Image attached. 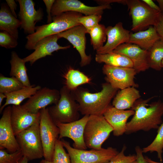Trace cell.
Returning <instances> with one entry per match:
<instances>
[{
    "mask_svg": "<svg viewBox=\"0 0 163 163\" xmlns=\"http://www.w3.org/2000/svg\"><path fill=\"white\" fill-rule=\"evenodd\" d=\"M152 98H140L135 102L131 109L135 113L131 120L127 123L125 134L158 129L163 122V102L158 100L148 104Z\"/></svg>",
    "mask_w": 163,
    "mask_h": 163,
    "instance_id": "cell-1",
    "label": "cell"
},
{
    "mask_svg": "<svg viewBox=\"0 0 163 163\" xmlns=\"http://www.w3.org/2000/svg\"><path fill=\"white\" fill-rule=\"evenodd\" d=\"M99 92L91 93L86 88L78 87L71 91L79 105V112L84 115H103L116 95L117 89L108 82L102 84Z\"/></svg>",
    "mask_w": 163,
    "mask_h": 163,
    "instance_id": "cell-2",
    "label": "cell"
},
{
    "mask_svg": "<svg viewBox=\"0 0 163 163\" xmlns=\"http://www.w3.org/2000/svg\"><path fill=\"white\" fill-rule=\"evenodd\" d=\"M82 16L79 13L67 11L53 17V21L50 23L36 26L34 33L26 37L25 48L29 50H34L37 43L43 39L81 24L78 19Z\"/></svg>",
    "mask_w": 163,
    "mask_h": 163,
    "instance_id": "cell-3",
    "label": "cell"
},
{
    "mask_svg": "<svg viewBox=\"0 0 163 163\" xmlns=\"http://www.w3.org/2000/svg\"><path fill=\"white\" fill-rule=\"evenodd\" d=\"M60 97L57 103L48 108L49 113L54 123H66L79 119V105L66 86L59 91Z\"/></svg>",
    "mask_w": 163,
    "mask_h": 163,
    "instance_id": "cell-4",
    "label": "cell"
},
{
    "mask_svg": "<svg viewBox=\"0 0 163 163\" xmlns=\"http://www.w3.org/2000/svg\"><path fill=\"white\" fill-rule=\"evenodd\" d=\"M113 129L103 115L89 116L85 125L84 138L87 148L101 149L103 143L108 138Z\"/></svg>",
    "mask_w": 163,
    "mask_h": 163,
    "instance_id": "cell-5",
    "label": "cell"
},
{
    "mask_svg": "<svg viewBox=\"0 0 163 163\" xmlns=\"http://www.w3.org/2000/svg\"><path fill=\"white\" fill-rule=\"evenodd\" d=\"M126 5L132 18L131 30L135 32L155 26L162 13L151 8L142 0H126Z\"/></svg>",
    "mask_w": 163,
    "mask_h": 163,
    "instance_id": "cell-6",
    "label": "cell"
},
{
    "mask_svg": "<svg viewBox=\"0 0 163 163\" xmlns=\"http://www.w3.org/2000/svg\"><path fill=\"white\" fill-rule=\"evenodd\" d=\"M16 138L23 156L28 161L40 158L43 157V152L40 138V120L22 131Z\"/></svg>",
    "mask_w": 163,
    "mask_h": 163,
    "instance_id": "cell-7",
    "label": "cell"
},
{
    "mask_svg": "<svg viewBox=\"0 0 163 163\" xmlns=\"http://www.w3.org/2000/svg\"><path fill=\"white\" fill-rule=\"evenodd\" d=\"M61 141L70 156L71 163H108L119 152L116 149L110 147L100 150L77 149L72 147L68 141L63 139Z\"/></svg>",
    "mask_w": 163,
    "mask_h": 163,
    "instance_id": "cell-8",
    "label": "cell"
},
{
    "mask_svg": "<svg viewBox=\"0 0 163 163\" xmlns=\"http://www.w3.org/2000/svg\"><path fill=\"white\" fill-rule=\"evenodd\" d=\"M40 130L44 159L52 161L55 146L59 139V130L52 119L48 108L40 111Z\"/></svg>",
    "mask_w": 163,
    "mask_h": 163,
    "instance_id": "cell-9",
    "label": "cell"
},
{
    "mask_svg": "<svg viewBox=\"0 0 163 163\" xmlns=\"http://www.w3.org/2000/svg\"><path fill=\"white\" fill-rule=\"evenodd\" d=\"M102 71L106 76L107 82L115 89L122 90L129 87L138 86L134 81L137 72L133 68L115 67L104 64Z\"/></svg>",
    "mask_w": 163,
    "mask_h": 163,
    "instance_id": "cell-10",
    "label": "cell"
},
{
    "mask_svg": "<svg viewBox=\"0 0 163 163\" xmlns=\"http://www.w3.org/2000/svg\"><path fill=\"white\" fill-rule=\"evenodd\" d=\"M110 5L90 6L77 0H56L51 11L52 17L67 11H73L83 14L85 15L91 14L102 15L104 11L110 9Z\"/></svg>",
    "mask_w": 163,
    "mask_h": 163,
    "instance_id": "cell-11",
    "label": "cell"
},
{
    "mask_svg": "<svg viewBox=\"0 0 163 163\" xmlns=\"http://www.w3.org/2000/svg\"><path fill=\"white\" fill-rule=\"evenodd\" d=\"M89 115H85L80 119L69 123L56 124L59 130V139L68 137L73 141V147L82 150L87 149L85 142L84 133L85 127Z\"/></svg>",
    "mask_w": 163,
    "mask_h": 163,
    "instance_id": "cell-12",
    "label": "cell"
},
{
    "mask_svg": "<svg viewBox=\"0 0 163 163\" xmlns=\"http://www.w3.org/2000/svg\"><path fill=\"white\" fill-rule=\"evenodd\" d=\"M20 10L18 14L21 23V28L24 32L31 34L35 31L36 23L41 21L43 16V9L36 10L35 3L32 0H18Z\"/></svg>",
    "mask_w": 163,
    "mask_h": 163,
    "instance_id": "cell-13",
    "label": "cell"
},
{
    "mask_svg": "<svg viewBox=\"0 0 163 163\" xmlns=\"http://www.w3.org/2000/svg\"><path fill=\"white\" fill-rule=\"evenodd\" d=\"M60 97L59 91L44 87L38 90L21 106L29 112L36 114L49 105L56 104Z\"/></svg>",
    "mask_w": 163,
    "mask_h": 163,
    "instance_id": "cell-14",
    "label": "cell"
},
{
    "mask_svg": "<svg viewBox=\"0 0 163 163\" xmlns=\"http://www.w3.org/2000/svg\"><path fill=\"white\" fill-rule=\"evenodd\" d=\"M86 33L85 27L80 24L57 34L60 38L67 40L76 49L80 56V64L82 67L90 64L92 59L91 55L85 53Z\"/></svg>",
    "mask_w": 163,
    "mask_h": 163,
    "instance_id": "cell-15",
    "label": "cell"
},
{
    "mask_svg": "<svg viewBox=\"0 0 163 163\" xmlns=\"http://www.w3.org/2000/svg\"><path fill=\"white\" fill-rule=\"evenodd\" d=\"M11 106H7L3 111L0 119V148L6 149L11 153L20 149L11 121Z\"/></svg>",
    "mask_w": 163,
    "mask_h": 163,
    "instance_id": "cell-16",
    "label": "cell"
},
{
    "mask_svg": "<svg viewBox=\"0 0 163 163\" xmlns=\"http://www.w3.org/2000/svg\"><path fill=\"white\" fill-rule=\"evenodd\" d=\"M113 52L122 54L128 57L133 64L137 73L144 72L149 67L148 61V50L133 44H122Z\"/></svg>",
    "mask_w": 163,
    "mask_h": 163,
    "instance_id": "cell-17",
    "label": "cell"
},
{
    "mask_svg": "<svg viewBox=\"0 0 163 163\" xmlns=\"http://www.w3.org/2000/svg\"><path fill=\"white\" fill-rule=\"evenodd\" d=\"M59 38L58 35L56 34L43 39L37 43L34 52L23 58L24 60L32 65L38 59L51 55L54 51L70 47V45L62 46L58 44L57 41Z\"/></svg>",
    "mask_w": 163,
    "mask_h": 163,
    "instance_id": "cell-18",
    "label": "cell"
},
{
    "mask_svg": "<svg viewBox=\"0 0 163 163\" xmlns=\"http://www.w3.org/2000/svg\"><path fill=\"white\" fill-rule=\"evenodd\" d=\"M130 31L125 29L122 22H119L114 26L106 28L107 41L106 44L96 51L97 54H105L112 52L120 45L128 43Z\"/></svg>",
    "mask_w": 163,
    "mask_h": 163,
    "instance_id": "cell-19",
    "label": "cell"
},
{
    "mask_svg": "<svg viewBox=\"0 0 163 163\" xmlns=\"http://www.w3.org/2000/svg\"><path fill=\"white\" fill-rule=\"evenodd\" d=\"M132 110H122L110 105L103 114L106 120L112 127L114 136H119L125 133L127 120L134 114Z\"/></svg>",
    "mask_w": 163,
    "mask_h": 163,
    "instance_id": "cell-20",
    "label": "cell"
},
{
    "mask_svg": "<svg viewBox=\"0 0 163 163\" xmlns=\"http://www.w3.org/2000/svg\"><path fill=\"white\" fill-rule=\"evenodd\" d=\"M40 117V112L36 114L32 113L24 109L21 105H12L11 121L15 136L39 121Z\"/></svg>",
    "mask_w": 163,
    "mask_h": 163,
    "instance_id": "cell-21",
    "label": "cell"
},
{
    "mask_svg": "<svg viewBox=\"0 0 163 163\" xmlns=\"http://www.w3.org/2000/svg\"><path fill=\"white\" fill-rule=\"evenodd\" d=\"M160 40L155 26H151L145 30L130 32L128 43L135 44L141 48L149 50Z\"/></svg>",
    "mask_w": 163,
    "mask_h": 163,
    "instance_id": "cell-22",
    "label": "cell"
},
{
    "mask_svg": "<svg viewBox=\"0 0 163 163\" xmlns=\"http://www.w3.org/2000/svg\"><path fill=\"white\" fill-rule=\"evenodd\" d=\"M140 97L139 92L136 87L127 88L121 90L116 94L112 106L120 110L131 109L135 102Z\"/></svg>",
    "mask_w": 163,
    "mask_h": 163,
    "instance_id": "cell-23",
    "label": "cell"
},
{
    "mask_svg": "<svg viewBox=\"0 0 163 163\" xmlns=\"http://www.w3.org/2000/svg\"><path fill=\"white\" fill-rule=\"evenodd\" d=\"M20 21L14 17L8 7L2 4L0 10V30L5 31L18 39V29L21 27Z\"/></svg>",
    "mask_w": 163,
    "mask_h": 163,
    "instance_id": "cell-24",
    "label": "cell"
},
{
    "mask_svg": "<svg viewBox=\"0 0 163 163\" xmlns=\"http://www.w3.org/2000/svg\"><path fill=\"white\" fill-rule=\"evenodd\" d=\"M11 68L10 75L16 78L25 87L31 85L27 73L26 62L23 59L20 58L14 51L11 52L10 61Z\"/></svg>",
    "mask_w": 163,
    "mask_h": 163,
    "instance_id": "cell-25",
    "label": "cell"
},
{
    "mask_svg": "<svg viewBox=\"0 0 163 163\" xmlns=\"http://www.w3.org/2000/svg\"><path fill=\"white\" fill-rule=\"evenodd\" d=\"M41 88L39 85H31L29 87H24L16 91L6 94L5 102L1 107L0 113H2L4 109L8 105L18 106L24 100L29 98L34 94L38 90Z\"/></svg>",
    "mask_w": 163,
    "mask_h": 163,
    "instance_id": "cell-26",
    "label": "cell"
},
{
    "mask_svg": "<svg viewBox=\"0 0 163 163\" xmlns=\"http://www.w3.org/2000/svg\"><path fill=\"white\" fill-rule=\"evenodd\" d=\"M95 60L98 63H104L110 66L133 68V62L128 57L113 52L105 54H96Z\"/></svg>",
    "mask_w": 163,
    "mask_h": 163,
    "instance_id": "cell-27",
    "label": "cell"
},
{
    "mask_svg": "<svg viewBox=\"0 0 163 163\" xmlns=\"http://www.w3.org/2000/svg\"><path fill=\"white\" fill-rule=\"evenodd\" d=\"M66 86L72 91L82 85L91 83V79L78 70L71 69L65 74Z\"/></svg>",
    "mask_w": 163,
    "mask_h": 163,
    "instance_id": "cell-28",
    "label": "cell"
},
{
    "mask_svg": "<svg viewBox=\"0 0 163 163\" xmlns=\"http://www.w3.org/2000/svg\"><path fill=\"white\" fill-rule=\"evenodd\" d=\"M163 59V41H157L148 50V61L149 68L160 71L162 68L161 62Z\"/></svg>",
    "mask_w": 163,
    "mask_h": 163,
    "instance_id": "cell-29",
    "label": "cell"
},
{
    "mask_svg": "<svg viewBox=\"0 0 163 163\" xmlns=\"http://www.w3.org/2000/svg\"><path fill=\"white\" fill-rule=\"evenodd\" d=\"M106 28L104 25L99 24L89 32L91 44L94 50L96 51L104 46L107 38Z\"/></svg>",
    "mask_w": 163,
    "mask_h": 163,
    "instance_id": "cell-30",
    "label": "cell"
},
{
    "mask_svg": "<svg viewBox=\"0 0 163 163\" xmlns=\"http://www.w3.org/2000/svg\"><path fill=\"white\" fill-rule=\"evenodd\" d=\"M157 134L152 142L148 146L142 149L143 153L156 152L158 158L160 162H162L163 152V122L158 129Z\"/></svg>",
    "mask_w": 163,
    "mask_h": 163,
    "instance_id": "cell-31",
    "label": "cell"
},
{
    "mask_svg": "<svg viewBox=\"0 0 163 163\" xmlns=\"http://www.w3.org/2000/svg\"><path fill=\"white\" fill-rule=\"evenodd\" d=\"M24 87L16 78L6 77L0 74V92L4 94L10 93L20 89Z\"/></svg>",
    "mask_w": 163,
    "mask_h": 163,
    "instance_id": "cell-32",
    "label": "cell"
},
{
    "mask_svg": "<svg viewBox=\"0 0 163 163\" xmlns=\"http://www.w3.org/2000/svg\"><path fill=\"white\" fill-rule=\"evenodd\" d=\"M64 147L61 140L58 139L55 143L52 161L54 163H71L70 156Z\"/></svg>",
    "mask_w": 163,
    "mask_h": 163,
    "instance_id": "cell-33",
    "label": "cell"
},
{
    "mask_svg": "<svg viewBox=\"0 0 163 163\" xmlns=\"http://www.w3.org/2000/svg\"><path fill=\"white\" fill-rule=\"evenodd\" d=\"M102 15L91 14L82 16L79 18V23L86 29L87 33H89L91 30L99 24L102 18Z\"/></svg>",
    "mask_w": 163,
    "mask_h": 163,
    "instance_id": "cell-34",
    "label": "cell"
},
{
    "mask_svg": "<svg viewBox=\"0 0 163 163\" xmlns=\"http://www.w3.org/2000/svg\"><path fill=\"white\" fill-rule=\"evenodd\" d=\"M23 156L20 149L11 153L4 149L0 150V163H18Z\"/></svg>",
    "mask_w": 163,
    "mask_h": 163,
    "instance_id": "cell-35",
    "label": "cell"
},
{
    "mask_svg": "<svg viewBox=\"0 0 163 163\" xmlns=\"http://www.w3.org/2000/svg\"><path fill=\"white\" fill-rule=\"evenodd\" d=\"M126 146L124 145L121 151L113 158L108 163H137L136 155H126L124 152Z\"/></svg>",
    "mask_w": 163,
    "mask_h": 163,
    "instance_id": "cell-36",
    "label": "cell"
},
{
    "mask_svg": "<svg viewBox=\"0 0 163 163\" xmlns=\"http://www.w3.org/2000/svg\"><path fill=\"white\" fill-rule=\"evenodd\" d=\"M0 32V45L6 49L16 47L18 44L17 39L8 32L1 30Z\"/></svg>",
    "mask_w": 163,
    "mask_h": 163,
    "instance_id": "cell-37",
    "label": "cell"
},
{
    "mask_svg": "<svg viewBox=\"0 0 163 163\" xmlns=\"http://www.w3.org/2000/svg\"><path fill=\"white\" fill-rule=\"evenodd\" d=\"M55 1L54 0H43V1L46 7L47 24L50 23L53 21V17L51 15V11Z\"/></svg>",
    "mask_w": 163,
    "mask_h": 163,
    "instance_id": "cell-38",
    "label": "cell"
},
{
    "mask_svg": "<svg viewBox=\"0 0 163 163\" xmlns=\"http://www.w3.org/2000/svg\"><path fill=\"white\" fill-rule=\"evenodd\" d=\"M155 27L160 40L163 41V13H161L158 23Z\"/></svg>",
    "mask_w": 163,
    "mask_h": 163,
    "instance_id": "cell-39",
    "label": "cell"
},
{
    "mask_svg": "<svg viewBox=\"0 0 163 163\" xmlns=\"http://www.w3.org/2000/svg\"><path fill=\"white\" fill-rule=\"evenodd\" d=\"M136 156L137 163H148L145 159L143 155L142 149L139 146L135 148Z\"/></svg>",
    "mask_w": 163,
    "mask_h": 163,
    "instance_id": "cell-40",
    "label": "cell"
},
{
    "mask_svg": "<svg viewBox=\"0 0 163 163\" xmlns=\"http://www.w3.org/2000/svg\"><path fill=\"white\" fill-rule=\"evenodd\" d=\"M126 0H95L100 5H110L112 3H117L126 5Z\"/></svg>",
    "mask_w": 163,
    "mask_h": 163,
    "instance_id": "cell-41",
    "label": "cell"
},
{
    "mask_svg": "<svg viewBox=\"0 0 163 163\" xmlns=\"http://www.w3.org/2000/svg\"><path fill=\"white\" fill-rule=\"evenodd\" d=\"M6 1L12 14L17 18L15 10H16L17 5L15 1L14 0H6Z\"/></svg>",
    "mask_w": 163,
    "mask_h": 163,
    "instance_id": "cell-42",
    "label": "cell"
},
{
    "mask_svg": "<svg viewBox=\"0 0 163 163\" xmlns=\"http://www.w3.org/2000/svg\"><path fill=\"white\" fill-rule=\"evenodd\" d=\"M142 1L151 8L155 10L161 12V9L159 6L156 5L152 0H142Z\"/></svg>",
    "mask_w": 163,
    "mask_h": 163,
    "instance_id": "cell-43",
    "label": "cell"
},
{
    "mask_svg": "<svg viewBox=\"0 0 163 163\" xmlns=\"http://www.w3.org/2000/svg\"><path fill=\"white\" fill-rule=\"evenodd\" d=\"M6 96L4 93L0 92V106L1 107L2 102L4 99L6 98Z\"/></svg>",
    "mask_w": 163,
    "mask_h": 163,
    "instance_id": "cell-44",
    "label": "cell"
},
{
    "mask_svg": "<svg viewBox=\"0 0 163 163\" xmlns=\"http://www.w3.org/2000/svg\"><path fill=\"white\" fill-rule=\"evenodd\" d=\"M156 1L158 3L161 12L163 13V0H157Z\"/></svg>",
    "mask_w": 163,
    "mask_h": 163,
    "instance_id": "cell-45",
    "label": "cell"
},
{
    "mask_svg": "<svg viewBox=\"0 0 163 163\" xmlns=\"http://www.w3.org/2000/svg\"><path fill=\"white\" fill-rule=\"evenodd\" d=\"M145 158L146 160L148 163H163L162 162H158L154 161L149 158L147 156L145 157Z\"/></svg>",
    "mask_w": 163,
    "mask_h": 163,
    "instance_id": "cell-46",
    "label": "cell"
},
{
    "mask_svg": "<svg viewBox=\"0 0 163 163\" xmlns=\"http://www.w3.org/2000/svg\"><path fill=\"white\" fill-rule=\"evenodd\" d=\"M28 161L26 157L23 156L18 163H28Z\"/></svg>",
    "mask_w": 163,
    "mask_h": 163,
    "instance_id": "cell-47",
    "label": "cell"
},
{
    "mask_svg": "<svg viewBox=\"0 0 163 163\" xmlns=\"http://www.w3.org/2000/svg\"><path fill=\"white\" fill-rule=\"evenodd\" d=\"M39 163H54L52 161H49L45 159L42 160Z\"/></svg>",
    "mask_w": 163,
    "mask_h": 163,
    "instance_id": "cell-48",
    "label": "cell"
},
{
    "mask_svg": "<svg viewBox=\"0 0 163 163\" xmlns=\"http://www.w3.org/2000/svg\"><path fill=\"white\" fill-rule=\"evenodd\" d=\"M161 68H163V59L162 60L161 62Z\"/></svg>",
    "mask_w": 163,
    "mask_h": 163,
    "instance_id": "cell-49",
    "label": "cell"
}]
</instances>
